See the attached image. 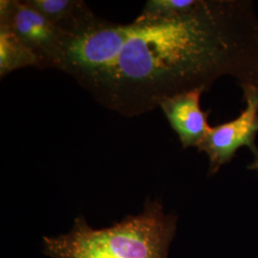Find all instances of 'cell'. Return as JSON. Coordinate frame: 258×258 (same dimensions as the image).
<instances>
[{
  "instance_id": "6da1fadb",
  "label": "cell",
  "mask_w": 258,
  "mask_h": 258,
  "mask_svg": "<svg viewBox=\"0 0 258 258\" xmlns=\"http://www.w3.org/2000/svg\"><path fill=\"white\" fill-rule=\"evenodd\" d=\"M65 65L97 102L134 117L222 77L258 84V19L246 0H199L183 15L129 24L93 14L68 37Z\"/></svg>"
},
{
  "instance_id": "7a4b0ae2",
  "label": "cell",
  "mask_w": 258,
  "mask_h": 258,
  "mask_svg": "<svg viewBox=\"0 0 258 258\" xmlns=\"http://www.w3.org/2000/svg\"><path fill=\"white\" fill-rule=\"evenodd\" d=\"M176 223L158 200L148 199L141 213L103 229L79 216L68 233L43 237V252L51 258H167Z\"/></svg>"
},
{
  "instance_id": "3957f363",
  "label": "cell",
  "mask_w": 258,
  "mask_h": 258,
  "mask_svg": "<svg viewBox=\"0 0 258 258\" xmlns=\"http://www.w3.org/2000/svg\"><path fill=\"white\" fill-rule=\"evenodd\" d=\"M245 108L238 117L212 126L197 149L205 152L210 161L209 175L217 173L222 166L231 163L242 147H247L258 162V84L241 85Z\"/></svg>"
},
{
  "instance_id": "277c9868",
  "label": "cell",
  "mask_w": 258,
  "mask_h": 258,
  "mask_svg": "<svg viewBox=\"0 0 258 258\" xmlns=\"http://www.w3.org/2000/svg\"><path fill=\"white\" fill-rule=\"evenodd\" d=\"M0 28L13 33L35 53L40 69L54 68L62 32L26 0L0 1Z\"/></svg>"
},
{
  "instance_id": "5b68a950",
  "label": "cell",
  "mask_w": 258,
  "mask_h": 258,
  "mask_svg": "<svg viewBox=\"0 0 258 258\" xmlns=\"http://www.w3.org/2000/svg\"><path fill=\"white\" fill-rule=\"evenodd\" d=\"M204 92V89H194L176 94L160 102L159 107L178 135L184 149L198 148L212 127L208 122L211 111L202 110L200 106Z\"/></svg>"
},
{
  "instance_id": "8992f818",
  "label": "cell",
  "mask_w": 258,
  "mask_h": 258,
  "mask_svg": "<svg viewBox=\"0 0 258 258\" xmlns=\"http://www.w3.org/2000/svg\"><path fill=\"white\" fill-rule=\"evenodd\" d=\"M40 68V61L35 53L22 43L8 30L0 28V77L24 67Z\"/></svg>"
},
{
  "instance_id": "52a82bcc",
  "label": "cell",
  "mask_w": 258,
  "mask_h": 258,
  "mask_svg": "<svg viewBox=\"0 0 258 258\" xmlns=\"http://www.w3.org/2000/svg\"><path fill=\"white\" fill-rule=\"evenodd\" d=\"M61 32L72 27L90 9L81 0H26Z\"/></svg>"
},
{
  "instance_id": "ba28073f",
  "label": "cell",
  "mask_w": 258,
  "mask_h": 258,
  "mask_svg": "<svg viewBox=\"0 0 258 258\" xmlns=\"http://www.w3.org/2000/svg\"><path fill=\"white\" fill-rule=\"evenodd\" d=\"M198 3L199 0H149L140 15L148 18H171L191 11Z\"/></svg>"
},
{
  "instance_id": "9c48e42d",
  "label": "cell",
  "mask_w": 258,
  "mask_h": 258,
  "mask_svg": "<svg viewBox=\"0 0 258 258\" xmlns=\"http://www.w3.org/2000/svg\"><path fill=\"white\" fill-rule=\"evenodd\" d=\"M248 168L250 170H257L258 171V162H252L250 165L248 166Z\"/></svg>"
}]
</instances>
